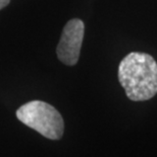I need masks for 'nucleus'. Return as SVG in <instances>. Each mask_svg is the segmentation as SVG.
<instances>
[{
  "mask_svg": "<svg viewBox=\"0 0 157 157\" xmlns=\"http://www.w3.org/2000/svg\"><path fill=\"white\" fill-rule=\"evenodd\" d=\"M16 118L45 138L58 140L63 135L64 122L54 106L42 101H32L16 111Z\"/></svg>",
  "mask_w": 157,
  "mask_h": 157,
  "instance_id": "2",
  "label": "nucleus"
},
{
  "mask_svg": "<svg viewBox=\"0 0 157 157\" xmlns=\"http://www.w3.org/2000/svg\"><path fill=\"white\" fill-rule=\"evenodd\" d=\"M85 25L81 19H71L63 28L56 53L58 59L65 65L73 66L78 63L84 39Z\"/></svg>",
  "mask_w": 157,
  "mask_h": 157,
  "instance_id": "3",
  "label": "nucleus"
},
{
  "mask_svg": "<svg viewBox=\"0 0 157 157\" xmlns=\"http://www.w3.org/2000/svg\"><path fill=\"white\" fill-rule=\"evenodd\" d=\"M118 80L131 101H148L157 93V63L146 53H130L119 63Z\"/></svg>",
  "mask_w": 157,
  "mask_h": 157,
  "instance_id": "1",
  "label": "nucleus"
},
{
  "mask_svg": "<svg viewBox=\"0 0 157 157\" xmlns=\"http://www.w3.org/2000/svg\"><path fill=\"white\" fill-rule=\"evenodd\" d=\"M10 0H0V9H2L3 7H5L8 4Z\"/></svg>",
  "mask_w": 157,
  "mask_h": 157,
  "instance_id": "4",
  "label": "nucleus"
}]
</instances>
